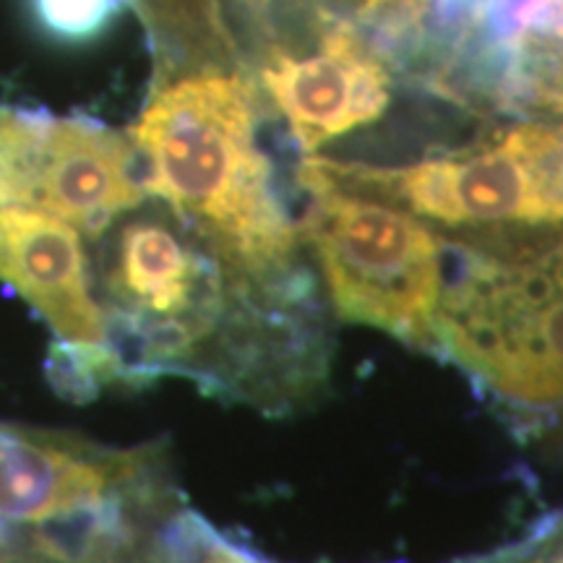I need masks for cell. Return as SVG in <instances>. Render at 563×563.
<instances>
[{"label": "cell", "instance_id": "cell-1", "mask_svg": "<svg viewBox=\"0 0 563 563\" xmlns=\"http://www.w3.org/2000/svg\"><path fill=\"white\" fill-rule=\"evenodd\" d=\"M129 139L146 194L211 245L249 285L298 277V228L258 146L256 91L241 74L196 68L152 89Z\"/></svg>", "mask_w": 563, "mask_h": 563}, {"label": "cell", "instance_id": "cell-2", "mask_svg": "<svg viewBox=\"0 0 563 563\" xmlns=\"http://www.w3.org/2000/svg\"><path fill=\"white\" fill-rule=\"evenodd\" d=\"M104 350L115 384L183 373L203 378L214 336L228 334L249 285L224 269L201 235L162 214L123 222L100 256Z\"/></svg>", "mask_w": 563, "mask_h": 563}, {"label": "cell", "instance_id": "cell-3", "mask_svg": "<svg viewBox=\"0 0 563 563\" xmlns=\"http://www.w3.org/2000/svg\"><path fill=\"white\" fill-rule=\"evenodd\" d=\"M302 170L473 235L563 224V123L525 121L483 144L399 167L306 157Z\"/></svg>", "mask_w": 563, "mask_h": 563}, {"label": "cell", "instance_id": "cell-4", "mask_svg": "<svg viewBox=\"0 0 563 563\" xmlns=\"http://www.w3.org/2000/svg\"><path fill=\"white\" fill-rule=\"evenodd\" d=\"M298 183L308 194L298 230L313 249L340 319L433 352L446 287V241L410 211L302 167Z\"/></svg>", "mask_w": 563, "mask_h": 563}, {"label": "cell", "instance_id": "cell-5", "mask_svg": "<svg viewBox=\"0 0 563 563\" xmlns=\"http://www.w3.org/2000/svg\"><path fill=\"white\" fill-rule=\"evenodd\" d=\"M262 84L306 154L376 123L391 102V74L382 53L344 24L323 34L311 55L269 53Z\"/></svg>", "mask_w": 563, "mask_h": 563}, {"label": "cell", "instance_id": "cell-6", "mask_svg": "<svg viewBox=\"0 0 563 563\" xmlns=\"http://www.w3.org/2000/svg\"><path fill=\"white\" fill-rule=\"evenodd\" d=\"M146 199L131 139L84 115L45 112L34 154L32 207L51 211L89 235Z\"/></svg>", "mask_w": 563, "mask_h": 563}, {"label": "cell", "instance_id": "cell-7", "mask_svg": "<svg viewBox=\"0 0 563 563\" xmlns=\"http://www.w3.org/2000/svg\"><path fill=\"white\" fill-rule=\"evenodd\" d=\"M460 21L498 108L563 115V0H473Z\"/></svg>", "mask_w": 563, "mask_h": 563}, {"label": "cell", "instance_id": "cell-8", "mask_svg": "<svg viewBox=\"0 0 563 563\" xmlns=\"http://www.w3.org/2000/svg\"><path fill=\"white\" fill-rule=\"evenodd\" d=\"M0 279L51 323L60 342H104L89 256L81 230L70 222L24 203L0 209Z\"/></svg>", "mask_w": 563, "mask_h": 563}, {"label": "cell", "instance_id": "cell-9", "mask_svg": "<svg viewBox=\"0 0 563 563\" xmlns=\"http://www.w3.org/2000/svg\"><path fill=\"white\" fill-rule=\"evenodd\" d=\"M42 32L60 42H91L129 9L131 0H30Z\"/></svg>", "mask_w": 563, "mask_h": 563}, {"label": "cell", "instance_id": "cell-10", "mask_svg": "<svg viewBox=\"0 0 563 563\" xmlns=\"http://www.w3.org/2000/svg\"><path fill=\"white\" fill-rule=\"evenodd\" d=\"M24 203V115L21 108L0 104V209Z\"/></svg>", "mask_w": 563, "mask_h": 563}, {"label": "cell", "instance_id": "cell-11", "mask_svg": "<svg viewBox=\"0 0 563 563\" xmlns=\"http://www.w3.org/2000/svg\"><path fill=\"white\" fill-rule=\"evenodd\" d=\"M3 530H5V527H0V563H16V561H13V555H11L9 551H5Z\"/></svg>", "mask_w": 563, "mask_h": 563}, {"label": "cell", "instance_id": "cell-12", "mask_svg": "<svg viewBox=\"0 0 563 563\" xmlns=\"http://www.w3.org/2000/svg\"><path fill=\"white\" fill-rule=\"evenodd\" d=\"M553 563H563V553H561V555H559V559H555Z\"/></svg>", "mask_w": 563, "mask_h": 563}]
</instances>
